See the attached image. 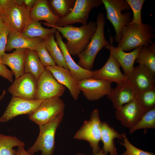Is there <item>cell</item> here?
I'll return each instance as SVG.
<instances>
[{"mask_svg": "<svg viewBox=\"0 0 155 155\" xmlns=\"http://www.w3.org/2000/svg\"><path fill=\"white\" fill-rule=\"evenodd\" d=\"M57 29L67 40L65 43L71 55H78L86 48L94 34L97 27L96 22L90 21L80 27L69 25L64 27L51 26Z\"/></svg>", "mask_w": 155, "mask_h": 155, "instance_id": "1", "label": "cell"}, {"mask_svg": "<svg viewBox=\"0 0 155 155\" xmlns=\"http://www.w3.org/2000/svg\"><path fill=\"white\" fill-rule=\"evenodd\" d=\"M155 38V29L151 25L130 23L123 28L117 47L124 52L129 51L140 46L151 44Z\"/></svg>", "mask_w": 155, "mask_h": 155, "instance_id": "2", "label": "cell"}, {"mask_svg": "<svg viewBox=\"0 0 155 155\" xmlns=\"http://www.w3.org/2000/svg\"><path fill=\"white\" fill-rule=\"evenodd\" d=\"M96 31L85 49L78 55V65L83 69L91 70L94 59L98 53L103 47L110 44L105 38L104 27L105 25L103 13L100 12L96 17Z\"/></svg>", "mask_w": 155, "mask_h": 155, "instance_id": "3", "label": "cell"}, {"mask_svg": "<svg viewBox=\"0 0 155 155\" xmlns=\"http://www.w3.org/2000/svg\"><path fill=\"white\" fill-rule=\"evenodd\" d=\"M64 111L58 114L48 122L39 126L38 136L33 145L27 151L34 154L40 151L41 155H53L55 148L56 130L62 121Z\"/></svg>", "mask_w": 155, "mask_h": 155, "instance_id": "4", "label": "cell"}, {"mask_svg": "<svg viewBox=\"0 0 155 155\" xmlns=\"http://www.w3.org/2000/svg\"><path fill=\"white\" fill-rule=\"evenodd\" d=\"M106 12V18L112 24L115 32V40L118 43L121 38V32L125 26L130 24L132 16L131 9L127 1L124 0H102Z\"/></svg>", "mask_w": 155, "mask_h": 155, "instance_id": "5", "label": "cell"}, {"mask_svg": "<svg viewBox=\"0 0 155 155\" xmlns=\"http://www.w3.org/2000/svg\"><path fill=\"white\" fill-rule=\"evenodd\" d=\"M101 122L98 110L94 109L91 114L90 120L84 121L74 136L75 139L87 141L92 148V154L98 153L101 149L99 146L101 141Z\"/></svg>", "mask_w": 155, "mask_h": 155, "instance_id": "6", "label": "cell"}, {"mask_svg": "<svg viewBox=\"0 0 155 155\" xmlns=\"http://www.w3.org/2000/svg\"><path fill=\"white\" fill-rule=\"evenodd\" d=\"M102 4V0H76L72 11L67 16L59 18L57 26L62 27L77 23L86 24L91 10Z\"/></svg>", "mask_w": 155, "mask_h": 155, "instance_id": "7", "label": "cell"}, {"mask_svg": "<svg viewBox=\"0 0 155 155\" xmlns=\"http://www.w3.org/2000/svg\"><path fill=\"white\" fill-rule=\"evenodd\" d=\"M65 107L64 102L59 97L50 98L43 100L37 109L29 116V118L39 126L64 111Z\"/></svg>", "mask_w": 155, "mask_h": 155, "instance_id": "8", "label": "cell"}, {"mask_svg": "<svg viewBox=\"0 0 155 155\" xmlns=\"http://www.w3.org/2000/svg\"><path fill=\"white\" fill-rule=\"evenodd\" d=\"M65 87L45 69L37 80V87L34 100H44L54 97H60L65 91Z\"/></svg>", "mask_w": 155, "mask_h": 155, "instance_id": "9", "label": "cell"}, {"mask_svg": "<svg viewBox=\"0 0 155 155\" xmlns=\"http://www.w3.org/2000/svg\"><path fill=\"white\" fill-rule=\"evenodd\" d=\"M43 101L29 100L12 96L3 114L0 117V123L7 122L19 115H30Z\"/></svg>", "mask_w": 155, "mask_h": 155, "instance_id": "10", "label": "cell"}, {"mask_svg": "<svg viewBox=\"0 0 155 155\" xmlns=\"http://www.w3.org/2000/svg\"><path fill=\"white\" fill-rule=\"evenodd\" d=\"M30 10L24 5H16L2 12L3 22L11 30L21 33L31 21Z\"/></svg>", "mask_w": 155, "mask_h": 155, "instance_id": "11", "label": "cell"}, {"mask_svg": "<svg viewBox=\"0 0 155 155\" xmlns=\"http://www.w3.org/2000/svg\"><path fill=\"white\" fill-rule=\"evenodd\" d=\"M111 83L103 80L85 79L78 82V87L88 100L95 101L109 94Z\"/></svg>", "mask_w": 155, "mask_h": 155, "instance_id": "12", "label": "cell"}, {"mask_svg": "<svg viewBox=\"0 0 155 155\" xmlns=\"http://www.w3.org/2000/svg\"><path fill=\"white\" fill-rule=\"evenodd\" d=\"M37 80L30 73H25L17 78L8 88L12 96L29 100H34Z\"/></svg>", "mask_w": 155, "mask_h": 155, "instance_id": "13", "label": "cell"}, {"mask_svg": "<svg viewBox=\"0 0 155 155\" xmlns=\"http://www.w3.org/2000/svg\"><path fill=\"white\" fill-rule=\"evenodd\" d=\"M117 84L107 95L115 110L135 99L137 93V89L128 80Z\"/></svg>", "mask_w": 155, "mask_h": 155, "instance_id": "14", "label": "cell"}, {"mask_svg": "<svg viewBox=\"0 0 155 155\" xmlns=\"http://www.w3.org/2000/svg\"><path fill=\"white\" fill-rule=\"evenodd\" d=\"M145 113L135 99L116 110L115 116L123 126L129 129L138 123Z\"/></svg>", "mask_w": 155, "mask_h": 155, "instance_id": "15", "label": "cell"}, {"mask_svg": "<svg viewBox=\"0 0 155 155\" xmlns=\"http://www.w3.org/2000/svg\"><path fill=\"white\" fill-rule=\"evenodd\" d=\"M119 64L111 55L104 65L99 69L93 71L92 78L103 80L117 84L128 80L127 77L120 69Z\"/></svg>", "mask_w": 155, "mask_h": 155, "instance_id": "16", "label": "cell"}, {"mask_svg": "<svg viewBox=\"0 0 155 155\" xmlns=\"http://www.w3.org/2000/svg\"><path fill=\"white\" fill-rule=\"evenodd\" d=\"M127 77L138 90H146L155 88V74L143 65L139 64L134 67Z\"/></svg>", "mask_w": 155, "mask_h": 155, "instance_id": "17", "label": "cell"}, {"mask_svg": "<svg viewBox=\"0 0 155 155\" xmlns=\"http://www.w3.org/2000/svg\"><path fill=\"white\" fill-rule=\"evenodd\" d=\"M55 34L56 42L63 54L68 69L72 76L78 82L85 79L92 78L93 71L84 69L77 64L69 53L59 32L57 30Z\"/></svg>", "mask_w": 155, "mask_h": 155, "instance_id": "18", "label": "cell"}, {"mask_svg": "<svg viewBox=\"0 0 155 155\" xmlns=\"http://www.w3.org/2000/svg\"><path fill=\"white\" fill-rule=\"evenodd\" d=\"M113 38H110V44L105 47L110 51L111 54L117 60L123 69L124 75L127 77L132 71L134 64L142 46L135 49L132 51L126 52L113 45Z\"/></svg>", "mask_w": 155, "mask_h": 155, "instance_id": "19", "label": "cell"}, {"mask_svg": "<svg viewBox=\"0 0 155 155\" xmlns=\"http://www.w3.org/2000/svg\"><path fill=\"white\" fill-rule=\"evenodd\" d=\"M45 68L51 73L58 82L68 89L74 100L78 99L81 92L78 87V81L72 76L68 69L56 65Z\"/></svg>", "mask_w": 155, "mask_h": 155, "instance_id": "20", "label": "cell"}, {"mask_svg": "<svg viewBox=\"0 0 155 155\" xmlns=\"http://www.w3.org/2000/svg\"><path fill=\"white\" fill-rule=\"evenodd\" d=\"M30 18L32 20H44L43 24L49 27L56 26L59 18L53 12L46 0H36L30 11Z\"/></svg>", "mask_w": 155, "mask_h": 155, "instance_id": "21", "label": "cell"}, {"mask_svg": "<svg viewBox=\"0 0 155 155\" xmlns=\"http://www.w3.org/2000/svg\"><path fill=\"white\" fill-rule=\"evenodd\" d=\"M43 39L39 37L29 38L21 33L11 30L7 36L5 51L19 48L35 50L39 43Z\"/></svg>", "mask_w": 155, "mask_h": 155, "instance_id": "22", "label": "cell"}, {"mask_svg": "<svg viewBox=\"0 0 155 155\" xmlns=\"http://www.w3.org/2000/svg\"><path fill=\"white\" fill-rule=\"evenodd\" d=\"M26 49H17L12 53H5L1 60L2 63L11 69L15 79L24 73V62Z\"/></svg>", "mask_w": 155, "mask_h": 155, "instance_id": "23", "label": "cell"}, {"mask_svg": "<svg viewBox=\"0 0 155 155\" xmlns=\"http://www.w3.org/2000/svg\"><path fill=\"white\" fill-rule=\"evenodd\" d=\"M118 138L123 140L122 134L111 127L106 122L102 121L101 126V140L103 146L102 150L106 154L115 155L117 152L114 140Z\"/></svg>", "mask_w": 155, "mask_h": 155, "instance_id": "24", "label": "cell"}, {"mask_svg": "<svg viewBox=\"0 0 155 155\" xmlns=\"http://www.w3.org/2000/svg\"><path fill=\"white\" fill-rule=\"evenodd\" d=\"M45 69L35 50L27 49L24 62L25 73L31 74L37 80Z\"/></svg>", "mask_w": 155, "mask_h": 155, "instance_id": "25", "label": "cell"}, {"mask_svg": "<svg viewBox=\"0 0 155 155\" xmlns=\"http://www.w3.org/2000/svg\"><path fill=\"white\" fill-rule=\"evenodd\" d=\"M57 30L54 28L51 29L44 28L42 26L40 22L31 20L21 33L30 38L36 37L44 38L51 34H55Z\"/></svg>", "mask_w": 155, "mask_h": 155, "instance_id": "26", "label": "cell"}, {"mask_svg": "<svg viewBox=\"0 0 155 155\" xmlns=\"http://www.w3.org/2000/svg\"><path fill=\"white\" fill-rule=\"evenodd\" d=\"M136 60V62L144 65L155 74V43L142 46Z\"/></svg>", "mask_w": 155, "mask_h": 155, "instance_id": "27", "label": "cell"}, {"mask_svg": "<svg viewBox=\"0 0 155 155\" xmlns=\"http://www.w3.org/2000/svg\"><path fill=\"white\" fill-rule=\"evenodd\" d=\"M44 40L46 47L56 64L68 69L63 54L55 40L54 34L45 37Z\"/></svg>", "mask_w": 155, "mask_h": 155, "instance_id": "28", "label": "cell"}, {"mask_svg": "<svg viewBox=\"0 0 155 155\" xmlns=\"http://www.w3.org/2000/svg\"><path fill=\"white\" fill-rule=\"evenodd\" d=\"M25 143L15 136L0 134V155H15L16 146L24 147Z\"/></svg>", "mask_w": 155, "mask_h": 155, "instance_id": "29", "label": "cell"}, {"mask_svg": "<svg viewBox=\"0 0 155 155\" xmlns=\"http://www.w3.org/2000/svg\"><path fill=\"white\" fill-rule=\"evenodd\" d=\"M76 0H51L48 4L53 13L59 18H64L72 11Z\"/></svg>", "mask_w": 155, "mask_h": 155, "instance_id": "30", "label": "cell"}, {"mask_svg": "<svg viewBox=\"0 0 155 155\" xmlns=\"http://www.w3.org/2000/svg\"><path fill=\"white\" fill-rule=\"evenodd\" d=\"M135 99L144 112L155 107V88L144 91L137 89Z\"/></svg>", "mask_w": 155, "mask_h": 155, "instance_id": "31", "label": "cell"}, {"mask_svg": "<svg viewBox=\"0 0 155 155\" xmlns=\"http://www.w3.org/2000/svg\"><path fill=\"white\" fill-rule=\"evenodd\" d=\"M149 128L155 129V107L145 112L138 123L129 129V132L132 134L137 130L143 129L145 133Z\"/></svg>", "mask_w": 155, "mask_h": 155, "instance_id": "32", "label": "cell"}, {"mask_svg": "<svg viewBox=\"0 0 155 155\" xmlns=\"http://www.w3.org/2000/svg\"><path fill=\"white\" fill-rule=\"evenodd\" d=\"M39 59L45 67L56 65L45 45L44 38L37 46L35 50Z\"/></svg>", "mask_w": 155, "mask_h": 155, "instance_id": "33", "label": "cell"}, {"mask_svg": "<svg viewBox=\"0 0 155 155\" xmlns=\"http://www.w3.org/2000/svg\"><path fill=\"white\" fill-rule=\"evenodd\" d=\"M122 135L123 142H119L125 147L126 150L121 155H155L152 152L144 151L133 146L129 142L125 132H123Z\"/></svg>", "mask_w": 155, "mask_h": 155, "instance_id": "34", "label": "cell"}, {"mask_svg": "<svg viewBox=\"0 0 155 155\" xmlns=\"http://www.w3.org/2000/svg\"><path fill=\"white\" fill-rule=\"evenodd\" d=\"M133 11L132 21L131 23L139 25L143 24L141 18V11L145 0H126Z\"/></svg>", "mask_w": 155, "mask_h": 155, "instance_id": "35", "label": "cell"}, {"mask_svg": "<svg viewBox=\"0 0 155 155\" xmlns=\"http://www.w3.org/2000/svg\"><path fill=\"white\" fill-rule=\"evenodd\" d=\"M9 31L0 32V61L5 54L7 36Z\"/></svg>", "mask_w": 155, "mask_h": 155, "instance_id": "36", "label": "cell"}, {"mask_svg": "<svg viewBox=\"0 0 155 155\" xmlns=\"http://www.w3.org/2000/svg\"><path fill=\"white\" fill-rule=\"evenodd\" d=\"M13 75L12 71L0 61V75L12 83L13 82Z\"/></svg>", "mask_w": 155, "mask_h": 155, "instance_id": "37", "label": "cell"}, {"mask_svg": "<svg viewBox=\"0 0 155 155\" xmlns=\"http://www.w3.org/2000/svg\"><path fill=\"white\" fill-rule=\"evenodd\" d=\"M16 5V0H0V9L2 12Z\"/></svg>", "mask_w": 155, "mask_h": 155, "instance_id": "38", "label": "cell"}, {"mask_svg": "<svg viewBox=\"0 0 155 155\" xmlns=\"http://www.w3.org/2000/svg\"><path fill=\"white\" fill-rule=\"evenodd\" d=\"M36 0H23V5L31 10L35 4Z\"/></svg>", "mask_w": 155, "mask_h": 155, "instance_id": "39", "label": "cell"}, {"mask_svg": "<svg viewBox=\"0 0 155 155\" xmlns=\"http://www.w3.org/2000/svg\"><path fill=\"white\" fill-rule=\"evenodd\" d=\"M15 155H35L34 154L29 153L27 151H26L24 147H19Z\"/></svg>", "mask_w": 155, "mask_h": 155, "instance_id": "40", "label": "cell"}, {"mask_svg": "<svg viewBox=\"0 0 155 155\" xmlns=\"http://www.w3.org/2000/svg\"><path fill=\"white\" fill-rule=\"evenodd\" d=\"M11 29L3 22L0 17V32H4L6 31H10Z\"/></svg>", "mask_w": 155, "mask_h": 155, "instance_id": "41", "label": "cell"}, {"mask_svg": "<svg viewBox=\"0 0 155 155\" xmlns=\"http://www.w3.org/2000/svg\"><path fill=\"white\" fill-rule=\"evenodd\" d=\"M75 155H90L89 154H84L78 153ZM92 155H107V154L105 153L102 150V149L98 153L95 154H92Z\"/></svg>", "mask_w": 155, "mask_h": 155, "instance_id": "42", "label": "cell"}, {"mask_svg": "<svg viewBox=\"0 0 155 155\" xmlns=\"http://www.w3.org/2000/svg\"><path fill=\"white\" fill-rule=\"evenodd\" d=\"M6 92L5 90L3 91L2 94L0 96V101L1 100L4 98L5 94Z\"/></svg>", "mask_w": 155, "mask_h": 155, "instance_id": "43", "label": "cell"}, {"mask_svg": "<svg viewBox=\"0 0 155 155\" xmlns=\"http://www.w3.org/2000/svg\"><path fill=\"white\" fill-rule=\"evenodd\" d=\"M2 13V11L0 9V16Z\"/></svg>", "mask_w": 155, "mask_h": 155, "instance_id": "44", "label": "cell"}, {"mask_svg": "<svg viewBox=\"0 0 155 155\" xmlns=\"http://www.w3.org/2000/svg\"><path fill=\"white\" fill-rule=\"evenodd\" d=\"M115 155H118L117 152Z\"/></svg>", "mask_w": 155, "mask_h": 155, "instance_id": "45", "label": "cell"}]
</instances>
